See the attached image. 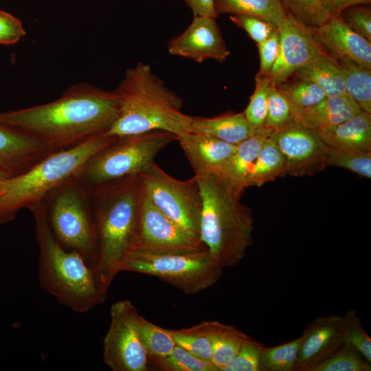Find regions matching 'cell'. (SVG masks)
Masks as SVG:
<instances>
[{"label":"cell","instance_id":"cell-1","mask_svg":"<svg viewBox=\"0 0 371 371\" xmlns=\"http://www.w3.org/2000/svg\"><path fill=\"white\" fill-rule=\"evenodd\" d=\"M119 109L116 90L82 83L51 102L0 113V124L26 133L58 151L106 132Z\"/></svg>","mask_w":371,"mask_h":371},{"label":"cell","instance_id":"cell-2","mask_svg":"<svg viewBox=\"0 0 371 371\" xmlns=\"http://www.w3.org/2000/svg\"><path fill=\"white\" fill-rule=\"evenodd\" d=\"M120 96L117 120L106 132L120 137L152 131L177 137L190 132L192 116L182 112L183 100L143 62L128 69L115 89Z\"/></svg>","mask_w":371,"mask_h":371},{"label":"cell","instance_id":"cell-3","mask_svg":"<svg viewBox=\"0 0 371 371\" xmlns=\"http://www.w3.org/2000/svg\"><path fill=\"white\" fill-rule=\"evenodd\" d=\"M97 246V276L109 289L131 250L139 218L141 183L133 175L89 190Z\"/></svg>","mask_w":371,"mask_h":371},{"label":"cell","instance_id":"cell-4","mask_svg":"<svg viewBox=\"0 0 371 371\" xmlns=\"http://www.w3.org/2000/svg\"><path fill=\"white\" fill-rule=\"evenodd\" d=\"M39 249L38 280L42 289L72 311L85 313L102 304L108 290L95 269L78 253L64 248L54 236L41 202L32 206Z\"/></svg>","mask_w":371,"mask_h":371},{"label":"cell","instance_id":"cell-5","mask_svg":"<svg viewBox=\"0 0 371 371\" xmlns=\"http://www.w3.org/2000/svg\"><path fill=\"white\" fill-rule=\"evenodd\" d=\"M194 177L203 201L200 241L223 269L236 267L253 243L251 211L217 174Z\"/></svg>","mask_w":371,"mask_h":371},{"label":"cell","instance_id":"cell-6","mask_svg":"<svg viewBox=\"0 0 371 371\" xmlns=\"http://www.w3.org/2000/svg\"><path fill=\"white\" fill-rule=\"evenodd\" d=\"M116 138L106 132L93 135L74 146L52 153L24 173L11 178L0 196V224L12 221L20 210L42 201Z\"/></svg>","mask_w":371,"mask_h":371},{"label":"cell","instance_id":"cell-7","mask_svg":"<svg viewBox=\"0 0 371 371\" xmlns=\"http://www.w3.org/2000/svg\"><path fill=\"white\" fill-rule=\"evenodd\" d=\"M49 226L66 249L80 254L95 270L98 246L90 193L74 177L41 201Z\"/></svg>","mask_w":371,"mask_h":371},{"label":"cell","instance_id":"cell-8","mask_svg":"<svg viewBox=\"0 0 371 371\" xmlns=\"http://www.w3.org/2000/svg\"><path fill=\"white\" fill-rule=\"evenodd\" d=\"M177 136L164 131L117 137L89 158L74 176L88 190L137 175Z\"/></svg>","mask_w":371,"mask_h":371},{"label":"cell","instance_id":"cell-9","mask_svg":"<svg viewBox=\"0 0 371 371\" xmlns=\"http://www.w3.org/2000/svg\"><path fill=\"white\" fill-rule=\"evenodd\" d=\"M223 271L206 247L166 252L132 250L120 268V272L155 276L187 294H196L211 287Z\"/></svg>","mask_w":371,"mask_h":371},{"label":"cell","instance_id":"cell-10","mask_svg":"<svg viewBox=\"0 0 371 371\" xmlns=\"http://www.w3.org/2000/svg\"><path fill=\"white\" fill-rule=\"evenodd\" d=\"M138 176L144 191L154 205L188 236L201 243L203 201L195 177L186 181L174 178L155 161Z\"/></svg>","mask_w":371,"mask_h":371},{"label":"cell","instance_id":"cell-11","mask_svg":"<svg viewBox=\"0 0 371 371\" xmlns=\"http://www.w3.org/2000/svg\"><path fill=\"white\" fill-rule=\"evenodd\" d=\"M139 313L127 300L112 304L110 324L103 341V359L113 371H146L148 355L139 337Z\"/></svg>","mask_w":371,"mask_h":371},{"label":"cell","instance_id":"cell-12","mask_svg":"<svg viewBox=\"0 0 371 371\" xmlns=\"http://www.w3.org/2000/svg\"><path fill=\"white\" fill-rule=\"evenodd\" d=\"M268 137L285 158V175H314L326 167L328 147L317 131L304 126L293 118Z\"/></svg>","mask_w":371,"mask_h":371},{"label":"cell","instance_id":"cell-13","mask_svg":"<svg viewBox=\"0 0 371 371\" xmlns=\"http://www.w3.org/2000/svg\"><path fill=\"white\" fill-rule=\"evenodd\" d=\"M203 247L154 205L141 183L139 225L130 251L166 252Z\"/></svg>","mask_w":371,"mask_h":371},{"label":"cell","instance_id":"cell-14","mask_svg":"<svg viewBox=\"0 0 371 371\" xmlns=\"http://www.w3.org/2000/svg\"><path fill=\"white\" fill-rule=\"evenodd\" d=\"M278 30L280 54L267 75L271 82L278 87L291 78L298 69L326 52L313 35L311 28L288 12Z\"/></svg>","mask_w":371,"mask_h":371},{"label":"cell","instance_id":"cell-15","mask_svg":"<svg viewBox=\"0 0 371 371\" xmlns=\"http://www.w3.org/2000/svg\"><path fill=\"white\" fill-rule=\"evenodd\" d=\"M168 50L197 63L209 59L223 63L230 54L216 19L201 16H194L181 34L170 40Z\"/></svg>","mask_w":371,"mask_h":371},{"label":"cell","instance_id":"cell-16","mask_svg":"<svg viewBox=\"0 0 371 371\" xmlns=\"http://www.w3.org/2000/svg\"><path fill=\"white\" fill-rule=\"evenodd\" d=\"M311 30L317 41L336 60L371 69V42L350 28L341 16H330Z\"/></svg>","mask_w":371,"mask_h":371},{"label":"cell","instance_id":"cell-17","mask_svg":"<svg viewBox=\"0 0 371 371\" xmlns=\"http://www.w3.org/2000/svg\"><path fill=\"white\" fill-rule=\"evenodd\" d=\"M342 315L319 317L304 328L296 363V371H307L343 345Z\"/></svg>","mask_w":371,"mask_h":371},{"label":"cell","instance_id":"cell-18","mask_svg":"<svg viewBox=\"0 0 371 371\" xmlns=\"http://www.w3.org/2000/svg\"><path fill=\"white\" fill-rule=\"evenodd\" d=\"M55 151L26 133L0 124V170L12 177L24 173Z\"/></svg>","mask_w":371,"mask_h":371},{"label":"cell","instance_id":"cell-19","mask_svg":"<svg viewBox=\"0 0 371 371\" xmlns=\"http://www.w3.org/2000/svg\"><path fill=\"white\" fill-rule=\"evenodd\" d=\"M177 140L196 176L217 174L237 147L213 136L193 131L178 136Z\"/></svg>","mask_w":371,"mask_h":371},{"label":"cell","instance_id":"cell-20","mask_svg":"<svg viewBox=\"0 0 371 371\" xmlns=\"http://www.w3.org/2000/svg\"><path fill=\"white\" fill-rule=\"evenodd\" d=\"M317 131L329 148L371 151V113L361 111L337 125Z\"/></svg>","mask_w":371,"mask_h":371},{"label":"cell","instance_id":"cell-21","mask_svg":"<svg viewBox=\"0 0 371 371\" xmlns=\"http://www.w3.org/2000/svg\"><path fill=\"white\" fill-rule=\"evenodd\" d=\"M266 138L260 135H254L237 144L236 151L217 173L239 198L247 188V177Z\"/></svg>","mask_w":371,"mask_h":371},{"label":"cell","instance_id":"cell-22","mask_svg":"<svg viewBox=\"0 0 371 371\" xmlns=\"http://www.w3.org/2000/svg\"><path fill=\"white\" fill-rule=\"evenodd\" d=\"M362 111L347 94L326 97L321 102L293 118L304 126L319 131L337 125Z\"/></svg>","mask_w":371,"mask_h":371},{"label":"cell","instance_id":"cell-23","mask_svg":"<svg viewBox=\"0 0 371 371\" xmlns=\"http://www.w3.org/2000/svg\"><path fill=\"white\" fill-rule=\"evenodd\" d=\"M191 131L237 145L254 135L244 113L228 112L212 117H192Z\"/></svg>","mask_w":371,"mask_h":371},{"label":"cell","instance_id":"cell-24","mask_svg":"<svg viewBox=\"0 0 371 371\" xmlns=\"http://www.w3.org/2000/svg\"><path fill=\"white\" fill-rule=\"evenodd\" d=\"M292 77L315 83L322 89L327 97L346 93L341 67L337 60L327 52L298 69Z\"/></svg>","mask_w":371,"mask_h":371},{"label":"cell","instance_id":"cell-25","mask_svg":"<svg viewBox=\"0 0 371 371\" xmlns=\"http://www.w3.org/2000/svg\"><path fill=\"white\" fill-rule=\"evenodd\" d=\"M208 335L212 348V363L219 371L236 356L242 346L251 339L233 325L218 321H206Z\"/></svg>","mask_w":371,"mask_h":371},{"label":"cell","instance_id":"cell-26","mask_svg":"<svg viewBox=\"0 0 371 371\" xmlns=\"http://www.w3.org/2000/svg\"><path fill=\"white\" fill-rule=\"evenodd\" d=\"M217 14H249L260 17L278 28L287 12L280 0H214Z\"/></svg>","mask_w":371,"mask_h":371},{"label":"cell","instance_id":"cell-27","mask_svg":"<svg viewBox=\"0 0 371 371\" xmlns=\"http://www.w3.org/2000/svg\"><path fill=\"white\" fill-rule=\"evenodd\" d=\"M285 158L269 137L263 143L247 179V188L260 187L276 179L285 176Z\"/></svg>","mask_w":371,"mask_h":371},{"label":"cell","instance_id":"cell-28","mask_svg":"<svg viewBox=\"0 0 371 371\" xmlns=\"http://www.w3.org/2000/svg\"><path fill=\"white\" fill-rule=\"evenodd\" d=\"M278 88L286 98L293 118L297 117L321 102L327 96L315 83L293 77Z\"/></svg>","mask_w":371,"mask_h":371},{"label":"cell","instance_id":"cell-29","mask_svg":"<svg viewBox=\"0 0 371 371\" xmlns=\"http://www.w3.org/2000/svg\"><path fill=\"white\" fill-rule=\"evenodd\" d=\"M343 71L346 93L362 111L371 113V69L348 60H337Z\"/></svg>","mask_w":371,"mask_h":371},{"label":"cell","instance_id":"cell-30","mask_svg":"<svg viewBox=\"0 0 371 371\" xmlns=\"http://www.w3.org/2000/svg\"><path fill=\"white\" fill-rule=\"evenodd\" d=\"M148 362L163 371H219L212 361L201 359L177 345L168 355L148 357Z\"/></svg>","mask_w":371,"mask_h":371},{"label":"cell","instance_id":"cell-31","mask_svg":"<svg viewBox=\"0 0 371 371\" xmlns=\"http://www.w3.org/2000/svg\"><path fill=\"white\" fill-rule=\"evenodd\" d=\"M302 339L300 335L295 339L278 346H264L260 355V371L295 370Z\"/></svg>","mask_w":371,"mask_h":371},{"label":"cell","instance_id":"cell-32","mask_svg":"<svg viewBox=\"0 0 371 371\" xmlns=\"http://www.w3.org/2000/svg\"><path fill=\"white\" fill-rule=\"evenodd\" d=\"M166 330L175 345L201 359L212 361V348L206 321L187 328Z\"/></svg>","mask_w":371,"mask_h":371},{"label":"cell","instance_id":"cell-33","mask_svg":"<svg viewBox=\"0 0 371 371\" xmlns=\"http://www.w3.org/2000/svg\"><path fill=\"white\" fill-rule=\"evenodd\" d=\"M137 328L148 357H164L170 354L176 346L166 328L153 324L139 314L137 318Z\"/></svg>","mask_w":371,"mask_h":371},{"label":"cell","instance_id":"cell-34","mask_svg":"<svg viewBox=\"0 0 371 371\" xmlns=\"http://www.w3.org/2000/svg\"><path fill=\"white\" fill-rule=\"evenodd\" d=\"M371 363L359 352L343 344L307 371H370Z\"/></svg>","mask_w":371,"mask_h":371},{"label":"cell","instance_id":"cell-35","mask_svg":"<svg viewBox=\"0 0 371 371\" xmlns=\"http://www.w3.org/2000/svg\"><path fill=\"white\" fill-rule=\"evenodd\" d=\"M255 81V90L243 113L254 134L263 136L262 133L267 117L268 93L271 81L267 76L258 74Z\"/></svg>","mask_w":371,"mask_h":371},{"label":"cell","instance_id":"cell-36","mask_svg":"<svg viewBox=\"0 0 371 371\" xmlns=\"http://www.w3.org/2000/svg\"><path fill=\"white\" fill-rule=\"evenodd\" d=\"M326 165L344 168L370 179L371 151L328 147Z\"/></svg>","mask_w":371,"mask_h":371},{"label":"cell","instance_id":"cell-37","mask_svg":"<svg viewBox=\"0 0 371 371\" xmlns=\"http://www.w3.org/2000/svg\"><path fill=\"white\" fill-rule=\"evenodd\" d=\"M341 330L343 344L355 349L371 363V338L355 310H348L342 315Z\"/></svg>","mask_w":371,"mask_h":371},{"label":"cell","instance_id":"cell-38","mask_svg":"<svg viewBox=\"0 0 371 371\" xmlns=\"http://www.w3.org/2000/svg\"><path fill=\"white\" fill-rule=\"evenodd\" d=\"M292 120V113L286 98L278 87L271 82L263 136L268 137L272 132L282 127Z\"/></svg>","mask_w":371,"mask_h":371},{"label":"cell","instance_id":"cell-39","mask_svg":"<svg viewBox=\"0 0 371 371\" xmlns=\"http://www.w3.org/2000/svg\"><path fill=\"white\" fill-rule=\"evenodd\" d=\"M285 10L304 25L313 28L326 22L330 16L320 0H280Z\"/></svg>","mask_w":371,"mask_h":371},{"label":"cell","instance_id":"cell-40","mask_svg":"<svg viewBox=\"0 0 371 371\" xmlns=\"http://www.w3.org/2000/svg\"><path fill=\"white\" fill-rule=\"evenodd\" d=\"M264 344L250 339L222 371H260V355Z\"/></svg>","mask_w":371,"mask_h":371},{"label":"cell","instance_id":"cell-41","mask_svg":"<svg viewBox=\"0 0 371 371\" xmlns=\"http://www.w3.org/2000/svg\"><path fill=\"white\" fill-rule=\"evenodd\" d=\"M230 20L238 27L244 30L257 44L268 38L277 27L265 20L249 14H231Z\"/></svg>","mask_w":371,"mask_h":371},{"label":"cell","instance_id":"cell-42","mask_svg":"<svg viewBox=\"0 0 371 371\" xmlns=\"http://www.w3.org/2000/svg\"><path fill=\"white\" fill-rule=\"evenodd\" d=\"M340 16L350 28L371 42V8L368 5L350 6Z\"/></svg>","mask_w":371,"mask_h":371},{"label":"cell","instance_id":"cell-43","mask_svg":"<svg viewBox=\"0 0 371 371\" xmlns=\"http://www.w3.org/2000/svg\"><path fill=\"white\" fill-rule=\"evenodd\" d=\"M260 56V69L258 74L267 76L276 63L280 49V36L278 28L265 41L257 44Z\"/></svg>","mask_w":371,"mask_h":371},{"label":"cell","instance_id":"cell-44","mask_svg":"<svg viewBox=\"0 0 371 371\" xmlns=\"http://www.w3.org/2000/svg\"><path fill=\"white\" fill-rule=\"evenodd\" d=\"M25 35L21 21L0 10V44L12 45Z\"/></svg>","mask_w":371,"mask_h":371},{"label":"cell","instance_id":"cell-45","mask_svg":"<svg viewBox=\"0 0 371 371\" xmlns=\"http://www.w3.org/2000/svg\"><path fill=\"white\" fill-rule=\"evenodd\" d=\"M330 16H340L346 8L355 5H368L371 0H320Z\"/></svg>","mask_w":371,"mask_h":371},{"label":"cell","instance_id":"cell-46","mask_svg":"<svg viewBox=\"0 0 371 371\" xmlns=\"http://www.w3.org/2000/svg\"><path fill=\"white\" fill-rule=\"evenodd\" d=\"M192 11L194 16H209L216 19L214 0H183Z\"/></svg>","mask_w":371,"mask_h":371},{"label":"cell","instance_id":"cell-47","mask_svg":"<svg viewBox=\"0 0 371 371\" xmlns=\"http://www.w3.org/2000/svg\"><path fill=\"white\" fill-rule=\"evenodd\" d=\"M11 178L12 177L10 175L0 170V196L4 192Z\"/></svg>","mask_w":371,"mask_h":371}]
</instances>
